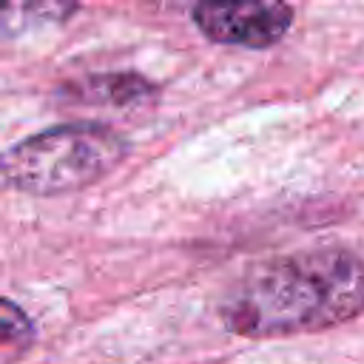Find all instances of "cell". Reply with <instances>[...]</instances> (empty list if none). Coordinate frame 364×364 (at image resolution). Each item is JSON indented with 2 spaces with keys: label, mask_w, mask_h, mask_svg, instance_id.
Segmentation results:
<instances>
[{
  "label": "cell",
  "mask_w": 364,
  "mask_h": 364,
  "mask_svg": "<svg viewBox=\"0 0 364 364\" xmlns=\"http://www.w3.org/2000/svg\"><path fill=\"white\" fill-rule=\"evenodd\" d=\"M364 313V259L344 247H313L250 267L219 316L236 336L316 333Z\"/></svg>",
  "instance_id": "6da1fadb"
},
{
  "label": "cell",
  "mask_w": 364,
  "mask_h": 364,
  "mask_svg": "<svg viewBox=\"0 0 364 364\" xmlns=\"http://www.w3.org/2000/svg\"><path fill=\"white\" fill-rule=\"evenodd\" d=\"M128 156V142L100 122H63L14 142L3 154V185L31 196H60L97 185Z\"/></svg>",
  "instance_id": "7a4b0ae2"
},
{
  "label": "cell",
  "mask_w": 364,
  "mask_h": 364,
  "mask_svg": "<svg viewBox=\"0 0 364 364\" xmlns=\"http://www.w3.org/2000/svg\"><path fill=\"white\" fill-rule=\"evenodd\" d=\"M191 14L210 43L256 51L276 46L293 23L287 0H196Z\"/></svg>",
  "instance_id": "3957f363"
},
{
  "label": "cell",
  "mask_w": 364,
  "mask_h": 364,
  "mask_svg": "<svg viewBox=\"0 0 364 364\" xmlns=\"http://www.w3.org/2000/svg\"><path fill=\"white\" fill-rule=\"evenodd\" d=\"M57 100L82 108H142L159 100V88L136 71H102L63 82Z\"/></svg>",
  "instance_id": "277c9868"
},
{
  "label": "cell",
  "mask_w": 364,
  "mask_h": 364,
  "mask_svg": "<svg viewBox=\"0 0 364 364\" xmlns=\"http://www.w3.org/2000/svg\"><path fill=\"white\" fill-rule=\"evenodd\" d=\"M77 9V0H3V37L23 34L43 23H68Z\"/></svg>",
  "instance_id": "5b68a950"
},
{
  "label": "cell",
  "mask_w": 364,
  "mask_h": 364,
  "mask_svg": "<svg viewBox=\"0 0 364 364\" xmlns=\"http://www.w3.org/2000/svg\"><path fill=\"white\" fill-rule=\"evenodd\" d=\"M0 347H3V364H11L14 355H20L31 338H34V327L28 321V316L11 301V299H3V307H0Z\"/></svg>",
  "instance_id": "8992f818"
}]
</instances>
